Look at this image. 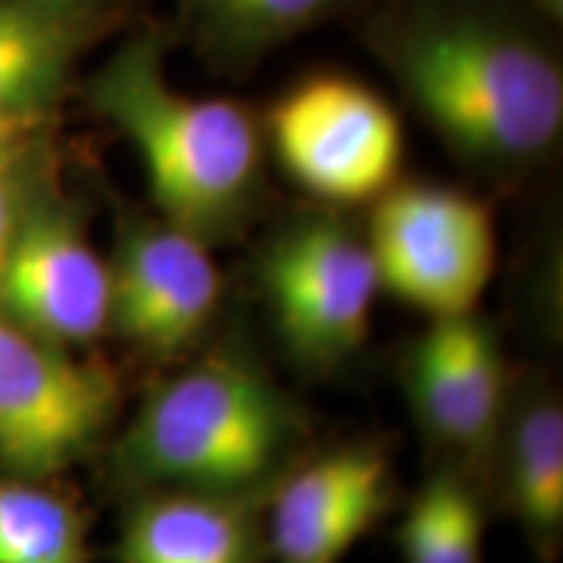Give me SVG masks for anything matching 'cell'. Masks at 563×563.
I'll return each mask as SVG.
<instances>
[{
    "mask_svg": "<svg viewBox=\"0 0 563 563\" xmlns=\"http://www.w3.org/2000/svg\"><path fill=\"white\" fill-rule=\"evenodd\" d=\"M87 89L91 108L136 150L159 217L209 245L249 222L262 196L264 133L241 102L175 87L159 32L131 34Z\"/></svg>",
    "mask_w": 563,
    "mask_h": 563,
    "instance_id": "cell-2",
    "label": "cell"
},
{
    "mask_svg": "<svg viewBox=\"0 0 563 563\" xmlns=\"http://www.w3.org/2000/svg\"><path fill=\"white\" fill-rule=\"evenodd\" d=\"M222 298L209 243L159 214L125 217L110 266V323L150 355L199 340Z\"/></svg>",
    "mask_w": 563,
    "mask_h": 563,
    "instance_id": "cell-8",
    "label": "cell"
},
{
    "mask_svg": "<svg viewBox=\"0 0 563 563\" xmlns=\"http://www.w3.org/2000/svg\"><path fill=\"white\" fill-rule=\"evenodd\" d=\"M266 141L295 186L332 207L373 203L399 180L402 121L368 84L308 76L272 104Z\"/></svg>",
    "mask_w": 563,
    "mask_h": 563,
    "instance_id": "cell-4",
    "label": "cell"
},
{
    "mask_svg": "<svg viewBox=\"0 0 563 563\" xmlns=\"http://www.w3.org/2000/svg\"><path fill=\"white\" fill-rule=\"evenodd\" d=\"M74 24L0 0V112H40L58 89L74 51Z\"/></svg>",
    "mask_w": 563,
    "mask_h": 563,
    "instance_id": "cell-15",
    "label": "cell"
},
{
    "mask_svg": "<svg viewBox=\"0 0 563 563\" xmlns=\"http://www.w3.org/2000/svg\"><path fill=\"white\" fill-rule=\"evenodd\" d=\"M365 0H180L199 51L220 70H243Z\"/></svg>",
    "mask_w": 563,
    "mask_h": 563,
    "instance_id": "cell-14",
    "label": "cell"
},
{
    "mask_svg": "<svg viewBox=\"0 0 563 563\" xmlns=\"http://www.w3.org/2000/svg\"><path fill=\"white\" fill-rule=\"evenodd\" d=\"M258 277L282 340L302 363L336 365L368 340L382 285L365 238L340 217L287 224L266 245Z\"/></svg>",
    "mask_w": 563,
    "mask_h": 563,
    "instance_id": "cell-7",
    "label": "cell"
},
{
    "mask_svg": "<svg viewBox=\"0 0 563 563\" xmlns=\"http://www.w3.org/2000/svg\"><path fill=\"white\" fill-rule=\"evenodd\" d=\"M26 5H34V9L51 13L55 19H63V21H70V24H76L81 16H87V13L102 9V5L112 3V0H24Z\"/></svg>",
    "mask_w": 563,
    "mask_h": 563,
    "instance_id": "cell-20",
    "label": "cell"
},
{
    "mask_svg": "<svg viewBox=\"0 0 563 563\" xmlns=\"http://www.w3.org/2000/svg\"><path fill=\"white\" fill-rule=\"evenodd\" d=\"M0 311L60 347L110 327V266L66 203L32 196L0 274Z\"/></svg>",
    "mask_w": 563,
    "mask_h": 563,
    "instance_id": "cell-9",
    "label": "cell"
},
{
    "mask_svg": "<svg viewBox=\"0 0 563 563\" xmlns=\"http://www.w3.org/2000/svg\"><path fill=\"white\" fill-rule=\"evenodd\" d=\"M527 9H530L534 16L545 19V21H559L563 19V0H525Z\"/></svg>",
    "mask_w": 563,
    "mask_h": 563,
    "instance_id": "cell-21",
    "label": "cell"
},
{
    "mask_svg": "<svg viewBox=\"0 0 563 563\" xmlns=\"http://www.w3.org/2000/svg\"><path fill=\"white\" fill-rule=\"evenodd\" d=\"M302 428L262 363L222 347L150 389L121 435L118 462L144 488L269 493Z\"/></svg>",
    "mask_w": 563,
    "mask_h": 563,
    "instance_id": "cell-3",
    "label": "cell"
},
{
    "mask_svg": "<svg viewBox=\"0 0 563 563\" xmlns=\"http://www.w3.org/2000/svg\"><path fill=\"white\" fill-rule=\"evenodd\" d=\"M42 121L45 115L40 112H0V162L30 150Z\"/></svg>",
    "mask_w": 563,
    "mask_h": 563,
    "instance_id": "cell-19",
    "label": "cell"
},
{
    "mask_svg": "<svg viewBox=\"0 0 563 563\" xmlns=\"http://www.w3.org/2000/svg\"><path fill=\"white\" fill-rule=\"evenodd\" d=\"M363 42L443 144L481 170H522L561 136L563 68L530 9L386 0Z\"/></svg>",
    "mask_w": 563,
    "mask_h": 563,
    "instance_id": "cell-1",
    "label": "cell"
},
{
    "mask_svg": "<svg viewBox=\"0 0 563 563\" xmlns=\"http://www.w3.org/2000/svg\"><path fill=\"white\" fill-rule=\"evenodd\" d=\"M26 152L13 154V157L0 162V274H3L5 258H9L11 243L16 238L19 222L24 217L26 203L32 194L26 188Z\"/></svg>",
    "mask_w": 563,
    "mask_h": 563,
    "instance_id": "cell-18",
    "label": "cell"
},
{
    "mask_svg": "<svg viewBox=\"0 0 563 563\" xmlns=\"http://www.w3.org/2000/svg\"><path fill=\"white\" fill-rule=\"evenodd\" d=\"M506 496L532 551L553 559L563 534V407L534 391L506 426Z\"/></svg>",
    "mask_w": 563,
    "mask_h": 563,
    "instance_id": "cell-13",
    "label": "cell"
},
{
    "mask_svg": "<svg viewBox=\"0 0 563 563\" xmlns=\"http://www.w3.org/2000/svg\"><path fill=\"white\" fill-rule=\"evenodd\" d=\"M121 391L102 363L76 361L0 311V470L45 481L79 462L115 418Z\"/></svg>",
    "mask_w": 563,
    "mask_h": 563,
    "instance_id": "cell-6",
    "label": "cell"
},
{
    "mask_svg": "<svg viewBox=\"0 0 563 563\" xmlns=\"http://www.w3.org/2000/svg\"><path fill=\"white\" fill-rule=\"evenodd\" d=\"M504 355L477 311L433 319L407 363L410 405L443 446L481 454L504 426Z\"/></svg>",
    "mask_w": 563,
    "mask_h": 563,
    "instance_id": "cell-11",
    "label": "cell"
},
{
    "mask_svg": "<svg viewBox=\"0 0 563 563\" xmlns=\"http://www.w3.org/2000/svg\"><path fill=\"white\" fill-rule=\"evenodd\" d=\"M483 538L481 498L460 473L443 470L412 498L399 551L405 563H483Z\"/></svg>",
    "mask_w": 563,
    "mask_h": 563,
    "instance_id": "cell-16",
    "label": "cell"
},
{
    "mask_svg": "<svg viewBox=\"0 0 563 563\" xmlns=\"http://www.w3.org/2000/svg\"><path fill=\"white\" fill-rule=\"evenodd\" d=\"M0 563H91L79 509L34 481H0Z\"/></svg>",
    "mask_w": 563,
    "mask_h": 563,
    "instance_id": "cell-17",
    "label": "cell"
},
{
    "mask_svg": "<svg viewBox=\"0 0 563 563\" xmlns=\"http://www.w3.org/2000/svg\"><path fill=\"white\" fill-rule=\"evenodd\" d=\"M363 238L382 290L431 319L475 311L496 269L488 203L441 183H394Z\"/></svg>",
    "mask_w": 563,
    "mask_h": 563,
    "instance_id": "cell-5",
    "label": "cell"
},
{
    "mask_svg": "<svg viewBox=\"0 0 563 563\" xmlns=\"http://www.w3.org/2000/svg\"><path fill=\"white\" fill-rule=\"evenodd\" d=\"M391 490V462L376 443H344L285 470L266 498V553L274 563H340Z\"/></svg>",
    "mask_w": 563,
    "mask_h": 563,
    "instance_id": "cell-10",
    "label": "cell"
},
{
    "mask_svg": "<svg viewBox=\"0 0 563 563\" xmlns=\"http://www.w3.org/2000/svg\"><path fill=\"white\" fill-rule=\"evenodd\" d=\"M269 493L144 488L121 522L118 563H258Z\"/></svg>",
    "mask_w": 563,
    "mask_h": 563,
    "instance_id": "cell-12",
    "label": "cell"
}]
</instances>
